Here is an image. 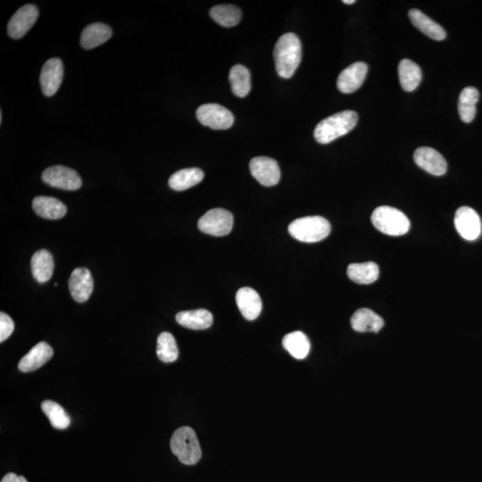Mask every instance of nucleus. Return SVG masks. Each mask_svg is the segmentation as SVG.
Wrapping results in <instances>:
<instances>
[{
    "label": "nucleus",
    "instance_id": "nucleus-1",
    "mask_svg": "<svg viewBox=\"0 0 482 482\" xmlns=\"http://www.w3.org/2000/svg\"><path fill=\"white\" fill-rule=\"evenodd\" d=\"M276 71L280 76L289 79L295 73L302 58V46L296 34H283L275 48Z\"/></svg>",
    "mask_w": 482,
    "mask_h": 482
},
{
    "label": "nucleus",
    "instance_id": "nucleus-2",
    "mask_svg": "<svg viewBox=\"0 0 482 482\" xmlns=\"http://www.w3.org/2000/svg\"><path fill=\"white\" fill-rule=\"evenodd\" d=\"M357 120V113L352 110L337 113L318 123L314 133V139L320 144L331 143L351 132Z\"/></svg>",
    "mask_w": 482,
    "mask_h": 482
},
{
    "label": "nucleus",
    "instance_id": "nucleus-3",
    "mask_svg": "<svg viewBox=\"0 0 482 482\" xmlns=\"http://www.w3.org/2000/svg\"><path fill=\"white\" fill-rule=\"evenodd\" d=\"M170 446L173 455L186 466H193L201 458L200 442L193 428L184 426L177 429L172 436Z\"/></svg>",
    "mask_w": 482,
    "mask_h": 482
},
{
    "label": "nucleus",
    "instance_id": "nucleus-4",
    "mask_svg": "<svg viewBox=\"0 0 482 482\" xmlns=\"http://www.w3.org/2000/svg\"><path fill=\"white\" fill-rule=\"evenodd\" d=\"M289 232L301 242L314 243L329 236L331 225L322 216H307L290 223Z\"/></svg>",
    "mask_w": 482,
    "mask_h": 482
},
{
    "label": "nucleus",
    "instance_id": "nucleus-5",
    "mask_svg": "<svg viewBox=\"0 0 482 482\" xmlns=\"http://www.w3.org/2000/svg\"><path fill=\"white\" fill-rule=\"evenodd\" d=\"M371 222L375 228L389 236H401L409 232L410 222L406 215L399 209L380 207L371 215Z\"/></svg>",
    "mask_w": 482,
    "mask_h": 482
},
{
    "label": "nucleus",
    "instance_id": "nucleus-6",
    "mask_svg": "<svg viewBox=\"0 0 482 482\" xmlns=\"http://www.w3.org/2000/svg\"><path fill=\"white\" fill-rule=\"evenodd\" d=\"M198 229L208 235L222 237L232 232L233 216L232 212L222 208L209 210L198 221Z\"/></svg>",
    "mask_w": 482,
    "mask_h": 482
},
{
    "label": "nucleus",
    "instance_id": "nucleus-7",
    "mask_svg": "<svg viewBox=\"0 0 482 482\" xmlns=\"http://www.w3.org/2000/svg\"><path fill=\"white\" fill-rule=\"evenodd\" d=\"M196 116L201 125L212 130H227L234 123L232 113L218 104L200 106L197 110Z\"/></svg>",
    "mask_w": 482,
    "mask_h": 482
},
{
    "label": "nucleus",
    "instance_id": "nucleus-8",
    "mask_svg": "<svg viewBox=\"0 0 482 482\" xmlns=\"http://www.w3.org/2000/svg\"><path fill=\"white\" fill-rule=\"evenodd\" d=\"M41 178L48 185L63 190H79L83 183L77 172L62 165L51 166L46 169Z\"/></svg>",
    "mask_w": 482,
    "mask_h": 482
},
{
    "label": "nucleus",
    "instance_id": "nucleus-9",
    "mask_svg": "<svg viewBox=\"0 0 482 482\" xmlns=\"http://www.w3.org/2000/svg\"><path fill=\"white\" fill-rule=\"evenodd\" d=\"M251 175L258 183L265 187H272L278 184L281 178V170L275 159L267 157H257L250 161Z\"/></svg>",
    "mask_w": 482,
    "mask_h": 482
},
{
    "label": "nucleus",
    "instance_id": "nucleus-10",
    "mask_svg": "<svg viewBox=\"0 0 482 482\" xmlns=\"http://www.w3.org/2000/svg\"><path fill=\"white\" fill-rule=\"evenodd\" d=\"M455 225L457 232L464 240L473 241L481 236V218L471 207H462L456 212Z\"/></svg>",
    "mask_w": 482,
    "mask_h": 482
},
{
    "label": "nucleus",
    "instance_id": "nucleus-11",
    "mask_svg": "<svg viewBox=\"0 0 482 482\" xmlns=\"http://www.w3.org/2000/svg\"><path fill=\"white\" fill-rule=\"evenodd\" d=\"M38 16L39 10L34 5H26L17 10L9 23V36L15 40L23 38L36 23Z\"/></svg>",
    "mask_w": 482,
    "mask_h": 482
},
{
    "label": "nucleus",
    "instance_id": "nucleus-12",
    "mask_svg": "<svg viewBox=\"0 0 482 482\" xmlns=\"http://www.w3.org/2000/svg\"><path fill=\"white\" fill-rule=\"evenodd\" d=\"M416 164L432 175H444L448 170L446 159L434 148L421 147L414 154Z\"/></svg>",
    "mask_w": 482,
    "mask_h": 482
},
{
    "label": "nucleus",
    "instance_id": "nucleus-13",
    "mask_svg": "<svg viewBox=\"0 0 482 482\" xmlns=\"http://www.w3.org/2000/svg\"><path fill=\"white\" fill-rule=\"evenodd\" d=\"M63 77V66L59 58L48 60L42 67L40 83L42 92L47 97H52L61 86Z\"/></svg>",
    "mask_w": 482,
    "mask_h": 482
},
{
    "label": "nucleus",
    "instance_id": "nucleus-14",
    "mask_svg": "<svg viewBox=\"0 0 482 482\" xmlns=\"http://www.w3.org/2000/svg\"><path fill=\"white\" fill-rule=\"evenodd\" d=\"M367 73L368 66L366 63H354L340 73L337 86L343 93H353L363 85Z\"/></svg>",
    "mask_w": 482,
    "mask_h": 482
},
{
    "label": "nucleus",
    "instance_id": "nucleus-15",
    "mask_svg": "<svg viewBox=\"0 0 482 482\" xmlns=\"http://www.w3.org/2000/svg\"><path fill=\"white\" fill-rule=\"evenodd\" d=\"M69 289L73 299L83 303L91 297L93 290V279L86 268L74 269L69 279Z\"/></svg>",
    "mask_w": 482,
    "mask_h": 482
},
{
    "label": "nucleus",
    "instance_id": "nucleus-16",
    "mask_svg": "<svg viewBox=\"0 0 482 482\" xmlns=\"http://www.w3.org/2000/svg\"><path fill=\"white\" fill-rule=\"evenodd\" d=\"M237 306L247 320L253 321L260 317L262 311V301L256 290L245 287L237 290Z\"/></svg>",
    "mask_w": 482,
    "mask_h": 482
},
{
    "label": "nucleus",
    "instance_id": "nucleus-17",
    "mask_svg": "<svg viewBox=\"0 0 482 482\" xmlns=\"http://www.w3.org/2000/svg\"><path fill=\"white\" fill-rule=\"evenodd\" d=\"M53 354L54 351L48 343H38L20 360L19 369L23 373L36 371L51 359Z\"/></svg>",
    "mask_w": 482,
    "mask_h": 482
},
{
    "label": "nucleus",
    "instance_id": "nucleus-18",
    "mask_svg": "<svg viewBox=\"0 0 482 482\" xmlns=\"http://www.w3.org/2000/svg\"><path fill=\"white\" fill-rule=\"evenodd\" d=\"M351 326L357 332H379L384 326L380 315L368 308H361L351 318Z\"/></svg>",
    "mask_w": 482,
    "mask_h": 482
},
{
    "label": "nucleus",
    "instance_id": "nucleus-19",
    "mask_svg": "<svg viewBox=\"0 0 482 482\" xmlns=\"http://www.w3.org/2000/svg\"><path fill=\"white\" fill-rule=\"evenodd\" d=\"M33 208L39 216L44 219L58 220L67 212L65 204L52 197L40 196L34 198Z\"/></svg>",
    "mask_w": 482,
    "mask_h": 482
},
{
    "label": "nucleus",
    "instance_id": "nucleus-20",
    "mask_svg": "<svg viewBox=\"0 0 482 482\" xmlns=\"http://www.w3.org/2000/svg\"><path fill=\"white\" fill-rule=\"evenodd\" d=\"M409 19L411 22L421 33L430 37L432 40L443 41L445 40L446 34L442 26L431 20L423 12L418 9H411L409 11Z\"/></svg>",
    "mask_w": 482,
    "mask_h": 482
},
{
    "label": "nucleus",
    "instance_id": "nucleus-21",
    "mask_svg": "<svg viewBox=\"0 0 482 482\" xmlns=\"http://www.w3.org/2000/svg\"><path fill=\"white\" fill-rule=\"evenodd\" d=\"M112 30L105 24L96 23L90 24L83 30L81 36V45L85 49L98 47L112 37Z\"/></svg>",
    "mask_w": 482,
    "mask_h": 482
},
{
    "label": "nucleus",
    "instance_id": "nucleus-22",
    "mask_svg": "<svg viewBox=\"0 0 482 482\" xmlns=\"http://www.w3.org/2000/svg\"><path fill=\"white\" fill-rule=\"evenodd\" d=\"M31 272L38 282L45 283L49 281L54 272V260L48 250L37 251L31 257Z\"/></svg>",
    "mask_w": 482,
    "mask_h": 482
},
{
    "label": "nucleus",
    "instance_id": "nucleus-23",
    "mask_svg": "<svg viewBox=\"0 0 482 482\" xmlns=\"http://www.w3.org/2000/svg\"><path fill=\"white\" fill-rule=\"evenodd\" d=\"M176 321L183 327L197 329H205L212 324V314L205 309L180 312L176 315Z\"/></svg>",
    "mask_w": 482,
    "mask_h": 482
},
{
    "label": "nucleus",
    "instance_id": "nucleus-24",
    "mask_svg": "<svg viewBox=\"0 0 482 482\" xmlns=\"http://www.w3.org/2000/svg\"><path fill=\"white\" fill-rule=\"evenodd\" d=\"M204 173L200 168H187L173 173L169 179V186L173 190L183 191L198 185L204 179Z\"/></svg>",
    "mask_w": 482,
    "mask_h": 482
},
{
    "label": "nucleus",
    "instance_id": "nucleus-25",
    "mask_svg": "<svg viewBox=\"0 0 482 482\" xmlns=\"http://www.w3.org/2000/svg\"><path fill=\"white\" fill-rule=\"evenodd\" d=\"M399 77L404 91H414L421 83V70L420 66L412 60L403 59L399 66Z\"/></svg>",
    "mask_w": 482,
    "mask_h": 482
},
{
    "label": "nucleus",
    "instance_id": "nucleus-26",
    "mask_svg": "<svg viewBox=\"0 0 482 482\" xmlns=\"http://www.w3.org/2000/svg\"><path fill=\"white\" fill-rule=\"evenodd\" d=\"M347 272L351 281L358 284H371L377 281L380 275L379 267L374 262L351 264L347 267Z\"/></svg>",
    "mask_w": 482,
    "mask_h": 482
},
{
    "label": "nucleus",
    "instance_id": "nucleus-27",
    "mask_svg": "<svg viewBox=\"0 0 482 482\" xmlns=\"http://www.w3.org/2000/svg\"><path fill=\"white\" fill-rule=\"evenodd\" d=\"M480 99V93L476 88H463L459 96L458 113L461 120L466 123L473 122L476 116V105Z\"/></svg>",
    "mask_w": 482,
    "mask_h": 482
},
{
    "label": "nucleus",
    "instance_id": "nucleus-28",
    "mask_svg": "<svg viewBox=\"0 0 482 482\" xmlns=\"http://www.w3.org/2000/svg\"><path fill=\"white\" fill-rule=\"evenodd\" d=\"M282 346L297 359H304L310 352L309 339L301 332H290L282 339Z\"/></svg>",
    "mask_w": 482,
    "mask_h": 482
},
{
    "label": "nucleus",
    "instance_id": "nucleus-29",
    "mask_svg": "<svg viewBox=\"0 0 482 482\" xmlns=\"http://www.w3.org/2000/svg\"><path fill=\"white\" fill-rule=\"evenodd\" d=\"M229 81L233 94L239 98H245L251 90L250 73L247 67L234 66L230 71Z\"/></svg>",
    "mask_w": 482,
    "mask_h": 482
},
{
    "label": "nucleus",
    "instance_id": "nucleus-30",
    "mask_svg": "<svg viewBox=\"0 0 482 482\" xmlns=\"http://www.w3.org/2000/svg\"><path fill=\"white\" fill-rule=\"evenodd\" d=\"M210 16L220 26L230 28L240 22L241 11L236 6L219 5L211 9Z\"/></svg>",
    "mask_w": 482,
    "mask_h": 482
},
{
    "label": "nucleus",
    "instance_id": "nucleus-31",
    "mask_svg": "<svg viewBox=\"0 0 482 482\" xmlns=\"http://www.w3.org/2000/svg\"><path fill=\"white\" fill-rule=\"evenodd\" d=\"M41 409L48 418L52 426L55 429L65 430V429L69 426L71 423L70 417L58 403L51 401V400H46V401L41 404Z\"/></svg>",
    "mask_w": 482,
    "mask_h": 482
},
{
    "label": "nucleus",
    "instance_id": "nucleus-32",
    "mask_svg": "<svg viewBox=\"0 0 482 482\" xmlns=\"http://www.w3.org/2000/svg\"><path fill=\"white\" fill-rule=\"evenodd\" d=\"M157 354L164 363H173L179 356L178 347L176 340L171 333L162 332L158 336Z\"/></svg>",
    "mask_w": 482,
    "mask_h": 482
},
{
    "label": "nucleus",
    "instance_id": "nucleus-33",
    "mask_svg": "<svg viewBox=\"0 0 482 482\" xmlns=\"http://www.w3.org/2000/svg\"><path fill=\"white\" fill-rule=\"evenodd\" d=\"M14 329H15V324L9 317V315L3 313L0 314V342H4L11 336Z\"/></svg>",
    "mask_w": 482,
    "mask_h": 482
},
{
    "label": "nucleus",
    "instance_id": "nucleus-34",
    "mask_svg": "<svg viewBox=\"0 0 482 482\" xmlns=\"http://www.w3.org/2000/svg\"><path fill=\"white\" fill-rule=\"evenodd\" d=\"M1 482H28L26 478L23 476H17L16 473H9L6 474L4 478H2Z\"/></svg>",
    "mask_w": 482,
    "mask_h": 482
},
{
    "label": "nucleus",
    "instance_id": "nucleus-35",
    "mask_svg": "<svg viewBox=\"0 0 482 482\" xmlns=\"http://www.w3.org/2000/svg\"><path fill=\"white\" fill-rule=\"evenodd\" d=\"M342 2L344 3V4L346 5H352L354 4V3H356V0H343Z\"/></svg>",
    "mask_w": 482,
    "mask_h": 482
}]
</instances>
